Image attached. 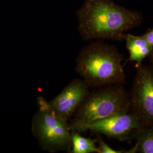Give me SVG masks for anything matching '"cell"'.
Instances as JSON below:
<instances>
[{
	"mask_svg": "<svg viewBox=\"0 0 153 153\" xmlns=\"http://www.w3.org/2000/svg\"><path fill=\"white\" fill-rule=\"evenodd\" d=\"M78 29L82 39H125L126 31L141 22V14L119 5L113 0H85L76 11Z\"/></svg>",
	"mask_w": 153,
	"mask_h": 153,
	"instance_id": "6da1fadb",
	"label": "cell"
},
{
	"mask_svg": "<svg viewBox=\"0 0 153 153\" xmlns=\"http://www.w3.org/2000/svg\"><path fill=\"white\" fill-rule=\"evenodd\" d=\"M117 49L102 42L88 44L80 51L76 70L88 87H105L126 81L122 61Z\"/></svg>",
	"mask_w": 153,
	"mask_h": 153,
	"instance_id": "7a4b0ae2",
	"label": "cell"
},
{
	"mask_svg": "<svg viewBox=\"0 0 153 153\" xmlns=\"http://www.w3.org/2000/svg\"><path fill=\"white\" fill-rule=\"evenodd\" d=\"M131 109L130 97L119 85L88 93L74 114L70 127L103 119Z\"/></svg>",
	"mask_w": 153,
	"mask_h": 153,
	"instance_id": "3957f363",
	"label": "cell"
},
{
	"mask_svg": "<svg viewBox=\"0 0 153 153\" xmlns=\"http://www.w3.org/2000/svg\"><path fill=\"white\" fill-rule=\"evenodd\" d=\"M39 109L34 115L33 131L43 149L53 152L65 150L71 145V129L67 121L49 109L46 100L39 98Z\"/></svg>",
	"mask_w": 153,
	"mask_h": 153,
	"instance_id": "277c9868",
	"label": "cell"
},
{
	"mask_svg": "<svg viewBox=\"0 0 153 153\" xmlns=\"http://www.w3.org/2000/svg\"><path fill=\"white\" fill-rule=\"evenodd\" d=\"M144 126L137 115L131 110L88 124L71 127V131H92L108 137L124 141L135 137Z\"/></svg>",
	"mask_w": 153,
	"mask_h": 153,
	"instance_id": "5b68a950",
	"label": "cell"
},
{
	"mask_svg": "<svg viewBox=\"0 0 153 153\" xmlns=\"http://www.w3.org/2000/svg\"><path fill=\"white\" fill-rule=\"evenodd\" d=\"M130 97L131 108L144 127L153 126V69L138 66Z\"/></svg>",
	"mask_w": 153,
	"mask_h": 153,
	"instance_id": "8992f818",
	"label": "cell"
},
{
	"mask_svg": "<svg viewBox=\"0 0 153 153\" xmlns=\"http://www.w3.org/2000/svg\"><path fill=\"white\" fill-rule=\"evenodd\" d=\"M88 93V84L83 79H75L52 100L46 101V104L57 116L68 121Z\"/></svg>",
	"mask_w": 153,
	"mask_h": 153,
	"instance_id": "52a82bcc",
	"label": "cell"
},
{
	"mask_svg": "<svg viewBox=\"0 0 153 153\" xmlns=\"http://www.w3.org/2000/svg\"><path fill=\"white\" fill-rule=\"evenodd\" d=\"M125 39L126 45L129 53V60L136 62L138 66L141 65L142 61L152 52L153 46L142 36L128 34L126 35Z\"/></svg>",
	"mask_w": 153,
	"mask_h": 153,
	"instance_id": "ba28073f",
	"label": "cell"
},
{
	"mask_svg": "<svg viewBox=\"0 0 153 153\" xmlns=\"http://www.w3.org/2000/svg\"><path fill=\"white\" fill-rule=\"evenodd\" d=\"M95 140L82 137L77 131H71V153H98Z\"/></svg>",
	"mask_w": 153,
	"mask_h": 153,
	"instance_id": "9c48e42d",
	"label": "cell"
},
{
	"mask_svg": "<svg viewBox=\"0 0 153 153\" xmlns=\"http://www.w3.org/2000/svg\"><path fill=\"white\" fill-rule=\"evenodd\" d=\"M137 152L153 153V126L143 127L136 136Z\"/></svg>",
	"mask_w": 153,
	"mask_h": 153,
	"instance_id": "30bf717a",
	"label": "cell"
},
{
	"mask_svg": "<svg viewBox=\"0 0 153 153\" xmlns=\"http://www.w3.org/2000/svg\"><path fill=\"white\" fill-rule=\"evenodd\" d=\"M99 146L97 147L98 153H137V148L136 146L129 150H116L111 148L106 143L101 139L98 141Z\"/></svg>",
	"mask_w": 153,
	"mask_h": 153,
	"instance_id": "8fae6325",
	"label": "cell"
},
{
	"mask_svg": "<svg viewBox=\"0 0 153 153\" xmlns=\"http://www.w3.org/2000/svg\"><path fill=\"white\" fill-rule=\"evenodd\" d=\"M142 36L147 40L149 44L153 47V29L148 31V33H146Z\"/></svg>",
	"mask_w": 153,
	"mask_h": 153,
	"instance_id": "7c38bea8",
	"label": "cell"
},
{
	"mask_svg": "<svg viewBox=\"0 0 153 153\" xmlns=\"http://www.w3.org/2000/svg\"><path fill=\"white\" fill-rule=\"evenodd\" d=\"M150 55L151 56V59H152V62H153V51H152V52L151 53V54Z\"/></svg>",
	"mask_w": 153,
	"mask_h": 153,
	"instance_id": "4fadbf2b",
	"label": "cell"
}]
</instances>
